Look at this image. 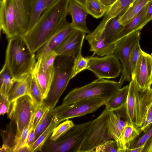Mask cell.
Returning <instances> with one entry per match:
<instances>
[{
	"mask_svg": "<svg viewBox=\"0 0 152 152\" xmlns=\"http://www.w3.org/2000/svg\"><path fill=\"white\" fill-rule=\"evenodd\" d=\"M140 30L129 34L116 41L114 54L119 60L122 66L121 75L128 82L132 80L130 59L132 50L140 40Z\"/></svg>",
	"mask_w": 152,
	"mask_h": 152,
	"instance_id": "7c38bea8",
	"label": "cell"
},
{
	"mask_svg": "<svg viewBox=\"0 0 152 152\" xmlns=\"http://www.w3.org/2000/svg\"><path fill=\"white\" fill-rule=\"evenodd\" d=\"M37 139L35 129L32 127L29 132L25 145L31 148Z\"/></svg>",
	"mask_w": 152,
	"mask_h": 152,
	"instance_id": "7bdbcfd3",
	"label": "cell"
},
{
	"mask_svg": "<svg viewBox=\"0 0 152 152\" xmlns=\"http://www.w3.org/2000/svg\"><path fill=\"white\" fill-rule=\"evenodd\" d=\"M142 152H152V136L146 143Z\"/></svg>",
	"mask_w": 152,
	"mask_h": 152,
	"instance_id": "f6af8a7d",
	"label": "cell"
},
{
	"mask_svg": "<svg viewBox=\"0 0 152 152\" xmlns=\"http://www.w3.org/2000/svg\"><path fill=\"white\" fill-rule=\"evenodd\" d=\"M151 88H152V87Z\"/></svg>",
	"mask_w": 152,
	"mask_h": 152,
	"instance_id": "db71d44e",
	"label": "cell"
},
{
	"mask_svg": "<svg viewBox=\"0 0 152 152\" xmlns=\"http://www.w3.org/2000/svg\"><path fill=\"white\" fill-rule=\"evenodd\" d=\"M58 0H31V14L28 31L34 25L43 12Z\"/></svg>",
	"mask_w": 152,
	"mask_h": 152,
	"instance_id": "603a6c76",
	"label": "cell"
},
{
	"mask_svg": "<svg viewBox=\"0 0 152 152\" xmlns=\"http://www.w3.org/2000/svg\"><path fill=\"white\" fill-rule=\"evenodd\" d=\"M29 96L33 99L37 106L43 104L44 99L36 79L32 74L29 90Z\"/></svg>",
	"mask_w": 152,
	"mask_h": 152,
	"instance_id": "d6a6232c",
	"label": "cell"
},
{
	"mask_svg": "<svg viewBox=\"0 0 152 152\" xmlns=\"http://www.w3.org/2000/svg\"><path fill=\"white\" fill-rule=\"evenodd\" d=\"M31 77V74L21 80L14 82L8 95L10 102L25 95L29 96Z\"/></svg>",
	"mask_w": 152,
	"mask_h": 152,
	"instance_id": "7402d4cb",
	"label": "cell"
},
{
	"mask_svg": "<svg viewBox=\"0 0 152 152\" xmlns=\"http://www.w3.org/2000/svg\"><path fill=\"white\" fill-rule=\"evenodd\" d=\"M37 106L29 95L22 96L12 102L8 117L14 121L16 125L14 142L15 144L20 139L25 126L30 122Z\"/></svg>",
	"mask_w": 152,
	"mask_h": 152,
	"instance_id": "9c48e42d",
	"label": "cell"
},
{
	"mask_svg": "<svg viewBox=\"0 0 152 152\" xmlns=\"http://www.w3.org/2000/svg\"><path fill=\"white\" fill-rule=\"evenodd\" d=\"M75 29L67 22L62 26L50 39L35 53L36 60L41 56L48 52L56 51L66 39Z\"/></svg>",
	"mask_w": 152,
	"mask_h": 152,
	"instance_id": "2e32d148",
	"label": "cell"
},
{
	"mask_svg": "<svg viewBox=\"0 0 152 152\" xmlns=\"http://www.w3.org/2000/svg\"><path fill=\"white\" fill-rule=\"evenodd\" d=\"M109 112L105 108L99 115L92 120L78 152H94L99 145L113 139L109 134L107 126Z\"/></svg>",
	"mask_w": 152,
	"mask_h": 152,
	"instance_id": "ba28073f",
	"label": "cell"
},
{
	"mask_svg": "<svg viewBox=\"0 0 152 152\" xmlns=\"http://www.w3.org/2000/svg\"><path fill=\"white\" fill-rule=\"evenodd\" d=\"M107 100L100 98L83 99L69 105L58 106L52 110V113L53 117L59 118L62 121L91 113L105 105Z\"/></svg>",
	"mask_w": 152,
	"mask_h": 152,
	"instance_id": "30bf717a",
	"label": "cell"
},
{
	"mask_svg": "<svg viewBox=\"0 0 152 152\" xmlns=\"http://www.w3.org/2000/svg\"><path fill=\"white\" fill-rule=\"evenodd\" d=\"M123 84L120 82L98 78L83 86L75 88L65 96L60 106L70 105L81 100L100 98L108 100L121 87Z\"/></svg>",
	"mask_w": 152,
	"mask_h": 152,
	"instance_id": "277c9868",
	"label": "cell"
},
{
	"mask_svg": "<svg viewBox=\"0 0 152 152\" xmlns=\"http://www.w3.org/2000/svg\"><path fill=\"white\" fill-rule=\"evenodd\" d=\"M12 147L3 143L0 148V152H12Z\"/></svg>",
	"mask_w": 152,
	"mask_h": 152,
	"instance_id": "bcb514c9",
	"label": "cell"
},
{
	"mask_svg": "<svg viewBox=\"0 0 152 152\" xmlns=\"http://www.w3.org/2000/svg\"><path fill=\"white\" fill-rule=\"evenodd\" d=\"M151 20H152V0H150L148 4L146 14L142 19L141 24L143 27H144Z\"/></svg>",
	"mask_w": 152,
	"mask_h": 152,
	"instance_id": "b9f144b4",
	"label": "cell"
},
{
	"mask_svg": "<svg viewBox=\"0 0 152 152\" xmlns=\"http://www.w3.org/2000/svg\"><path fill=\"white\" fill-rule=\"evenodd\" d=\"M57 56L55 52H48L41 56L37 59L33 71H47L54 66Z\"/></svg>",
	"mask_w": 152,
	"mask_h": 152,
	"instance_id": "484cf974",
	"label": "cell"
},
{
	"mask_svg": "<svg viewBox=\"0 0 152 152\" xmlns=\"http://www.w3.org/2000/svg\"><path fill=\"white\" fill-rule=\"evenodd\" d=\"M145 144L140 147L132 148H128L127 150V152H142L145 145Z\"/></svg>",
	"mask_w": 152,
	"mask_h": 152,
	"instance_id": "7dc6e473",
	"label": "cell"
},
{
	"mask_svg": "<svg viewBox=\"0 0 152 152\" xmlns=\"http://www.w3.org/2000/svg\"><path fill=\"white\" fill-rule=\"evenodd\" d=\"M75 58L72 57L57 55L54 64V74L52 85L44 103L53 110L66 89L71 79Z\"/></svg>",
	"mask_w": 152,
	"mask_h": 152,
	"instance_id": "8992f818",
	"label": "cell"
},
{
	"mask_svg": "<svg viewBox=\"0 0 152 152\" xmlns=\"http://www.w3.org/2000/svg\"><path fill=\"white\" fill-rule=\"evenodd\" d=\"M68 14L71 15L72 28L85 33L91 32L87 26L86 19L88 12L86 7L74 0H69L67 7Z\"/></svg>",
	"mask_w": 152,
	"mask_h": 152,
	"instance_id": "ac0fdd59",
	"label": "cell"
},
{
	"mask_svg": "<svg viewBox=\"0 0 152 152\" xmlns=\"http://www.w3.org/2000/svg\"><path fill=\"white\" fill-rule=\"evenodd\" d=\"M88 64V57H84L82 55L75 59L71 79L81 72L86 69Z\"/></svg>",
	"mask_w": 152,
	"mask_h": 152,
	"instance_id": "e575fe53",
	"label": "cell"
},
{
	"mask_svg": "<svg viewBox=\"0 0 152 152\" xmlns=\"http://www.w3.org/2000/svg\"><path fill=\"white\" fill-rule=\"evenodd\" d=\"M31 0H0V27L8 39L23 36L28 31Z\"/></svg>",
	"mask_w": 152,
	"mask_h": 152,
	"instance_id": "7a4b0ae2",
	"label": "cell"
},
{
	"mask_svg": "<svg viewBox=\"0 0 152 152\" xmlns=\"http://www.w3.org/2000/svg\"><path fill=\"white\" fill-rule=\"evenodd\" d=\"M94 152H119L118 147L116 141L110 140L99 145Z\"/></svg>",
	"mask_w": 152,
	"mask_h": 152,
	"instance_id": "8d00e7d4",
	"label": "cell"
},
{
	"mask_svg": "<svg viewBox=\"0 0 152 152\" xmlns=\"http://www.w3.org/2000/svg\"></svg>",
	"mask_w": 152,
	"mask_h": 152,
	"instance_id": "11a10c76",
	"label": "cell"
},
{
	"mask_svg": "<svg viewBox=\"0 0 152 152\" xmlns=\"http://www.w3.org/2000/svg\"><path fill=\"white\" fill-rule=\"evenodd\" d=\"M132 79L134 80L138 89L140 91L144 92L151 88L152 55L142 49Z\"/></svg>",
	"mask_w": 152,
	"mask_h": 152,
	"instance_id": "4fadbf2b",
	"label": "cell"
},
{
	"mask_svg": "<svg viewBox=\"0 0 152 152\" xmlns=\"http://www.w3.org/2000/svg\"><path fill=\"white\" fill-rule=\"evenodd\" d=\"M52 110L48 109L38 123L35 130L37 139L47 129L51 122L53 117Z\"/></svg>",
	"mask_w": 152,
	"mask_h": 152,
	"instance_id": "836d02e7",
	"label": "cell"
},
{
	"mask_svg": "<svg viewBox=\"0 0 152 152\" xmlns=\"http://www.w3.org/2000/svg\"><path fill=\"white\" fill-rule=\"evenodd\" d=\"M152 116V104L148 111L147 115V116Z\"/></svg>",
	"mask_w": 152,
	"mask_h": 152,
	"instance_id": "816d5d0a",
	"label": "cell"
},
{
	"mask_svg": "<svg viewBox=\"0 0 152 152\" xmlns=\"http://www.w3.org/2000/svg\"><path fill=\"white\" fill-rule=\"evenodd\" d=\"M48 109L43 103L42 105L37 106L34 113L32 126L34 129H35L43 115Z\"/></svg>",
	"mask_w": 152,
	"mask_h": 152,
	"instance_id": "f35d334b",
	"label": "cell"
},
{
	"mask_svg": "<svg viewBox=\"0 0 152 152\" xmlns=\"http://www.w3.org/2000/svg\"><path fill=\"white\" fill-rule=\"evenodd\" d=\"M141 49L139 42L137 43L132 50L130 59L131 77L134 75L136 64L139 57Z\"/></svg>",
	"mask_w": 152,
	"mask_h": 152,
	"instance_id": "74e56055",
	"label": "cell"
},
{
	"mask_svg": "<svg viewBox=\"0 0 152 152\" xmlns=\"http://www.w3.org/2000/svg\"><path fill=\"white\" fill-rule=\"evenodd\" d=\"M151 55H152V53H151Z\"/></svg>",
	"mask_w": 152,
	"mask_h": 152,
	"instance_id": "f5cc1de1",
	"label": "cell"
},
{
	"mask_svg": "<svg viewBox=\"0 0 152 152\" xmlns=\"http://www.w3.org/2000/svg\"><path fill=\"white\" fill-rule=\"evenodd\" d=\"M152 125V116H148L143 122L142 126L139 128L141 133L142 132H146Z\"/></svg>",
	"mask_w": 152,
	"mask_h": 152,
	"instance_id": "ee69618b",
	"label": "cell"
},
{
	"mask_svg": "<svg viewBox=\"0 0 152 152\" xmlns=\"http://www.w3.org/2000/svg\"><path fill=\"white\" fill-rule=\"evenodd\" d=\"M122 14L110 19L105 26L103 34L107 42H109V40L117 34L123 28V26L119 21L120 17Z\"/></svg>",
	"mask_w": 152,
	"mask_h": 152,
	"instance_id": "83f0119b",
	"label": "cell"
},
{
	"mask_svg": "<svg viewBox=\"0 0 152 152\" xmlns=\"http://www.w3.org/2000/svg\"><path fill=\"white\" fill-rule=\"evenodd\" d=\"M140 133L139 128L132 124L129 123L126 126L123 134V141L127 149Z\"/></svg>",
	"mask_w": 152,
	"mask_h": 152,
	"instance_id": "4dcf8cb0",
	"label": "cell"
},
{
	"mask_svg": "<svg viewBox=\"0 0 152 152\" xmlns=\"http://www.w3.org/2000/svg\"><path fill=\"white\" fill-rule=\"evenodd\" d=\"M12 102L9 100L7 96L0 94V115H4L10 109Z\"/></svg>",
	"mask_w": 152,
	"mask_h": 152,
	"instance_id": "ab89813d",
	"label": "cell"
},
{
	"mask_svg": "<svg viewBox=\"0 0 152 152\" xmlns=\"http://www.w3.org/2000/svg\"><path fill=\"white\" fill-rule=\"evenodd\" d=\"M147 7L148 4L128 22L124 26L119 32L109 40V42H115L118 40L132 32L142 29L143 27L142 25L141 22L146 14Z\"/></svg>",
	"mask_w": 152,
	"mask_h": 152,
	"instance_id": "d6986e66",
	"label": "cell"
},
{
	"mask_svg": "<svg viewBox=\"0 0 152 152\" xmlns=\"http://www.w3.org/2000/svg\"><path fill=\"white\" fill-rule=\"evenodd\" d=\"M16 152H31V148L28 145H25L19 148Z\"/></svg>",
	"mask_w": 152,
	"mask_h": 152,
	"instance_id": "681fc988",
	"label": "cell"
},
{
	"mask_svg": "<svg viewBox=\"0 0 152 152\" xmlns=\"http://www.w3.org/2000/svg\"><path fill=\"white\" fill-rule=\"evenodd\" d=\"M127 101L124 107L126 119L130 123L140 128L147 117L152 104V89L144 92L140 91L132 79Z\"/></svg>",
	"mask_w": 152,
	"mask_h": 152,
	"instance_id": "5b68a950",
	"label": "cell"
},
{
	"mask_svg": "<svg viewBox=\"0 0 152 152\" xmlns=\"http://www.w3.org/2000/svg\"><path fill=\"white\" fill-rule=\"evenodd\" d=\"M36 61L35 53L31 50L23 36L9 39L4 66L14 82L31 74Z\"/></svg>",
	"mask_w": 152,
	"mask_h": 152,
	"instance_id": "3957f363",
	"label": "cell"
},
{
	"mask_svg": "<svg viewBox=\"0 0 152 152\" xmlns=\"http://www.w3.org/2000/svg\"><path fill=\"white\" fill-rule=\"evenodd\" d=\"M85 33L75 30L56 51L57 55L68 56L75 59L82 55L83 43Z\"/></svg>",
	"mask_w": 152,
	"mask_h": 152,
	"instance_id": "e0dca14e",
	"label": "cell"
},
{
	"mask_svg": "<svg viewBox=\"0 0 152 152\" xmlns=\"http://www.w3.org/2000/svg\"><path fill=\"white\" fill-rule=\"evenodd\" d=\"M129 88L127 85L119 89L113 95L107 100L105 104L109 111H115L124 107L126 104Z\"/></svg>",
	"mask_w": 152,
	"mask_h": 152,
	"instance_id": "44dd1931",
	"label": "cell"
},
{
	"mask_svg": "<svg viewBox=\"0 0 152 152\" xmlns=\"http://www.w3.org/2000/svg\"><path fill=\"white\" fill-rule=\"evenodd\" d=\"M145 134L140 138L130 148H137L146 144L152 136V126L149 128Z\"/></svg>",
	"mask_w": 152,
	"mask_h": 152,
	"instance_id": "60d3db41",
	"label": "cell"
},
{
	"mask_svg": "<svg viewBox=\"0 0 152 152\" xmlns=\"http://www.w3.org/2000/svg\"><path fill=\"white\" fill-rule=\"evenodd\" d=\"M14 82L9 71L3 66L0 73V94L8 96Z\"/></svg>",
	"mask_w": 152,
	"mask_h": 152,
	"instance_id": "f546056e",
	"label": "cell"
},
{
	"mask_svg": "<svg viewBox=\"0 0 152 152\" xmlns=\"http://www.w3.org/2000/svg\"><path fill=\"white\" fill-rule=\"evenodd\" d=\"M129 123L124 107L117 111H110L107 119L108 132L112 138L116 142L119 152H127V148L123 141V134L125 127Z\"/></svg>",
	"mask_w": 152,
	"mask_h": 152,
	"instance_id": "5bb4252c",
	"label": "cell"
},
{
	"mask_svg": "<svg viewBox=\"0 0 152 152\" xmlns=\"http://www.w3.org/2000/svg\"><path fill=\"white\" fill-rule=\"evenodd\" d=\"M61 122L59 118L54 117L49 125L33 144L31 148V152L42 151L45 144L51 135L54 129Z\"/></svg>",
	"mask_w": 152,
	"mask_h": 152,
	"instance_id": "cb8c5ba5",
	"label": "cell"
},
{
	"mask_svg": "<svg viewBox=\"0 0 152 152\" xmlns=\"http://www.w3.org/2000/svg\"><path fill=\"white\" fill-rule=\"evenodd\" d=\"M74 125L72 120H66L55 128L49 139L53 141L57 140L67 132Z\"/></svg>",
	"mask_w": 152,
	"mask_h": 152,
	"instance_id": "1f68e13d",
	"label": "cell"
},
{
	"mask_svg": "<svg viewBox=\"0 0 152 152\" xmlns=\"http://www.w3.org/2000/svg\"><path fill=\"white\" fill-rule=\"evenodd\" d=\"M92 120L75 124L57 140L46 141L42 151L48 152H78L80 146L86 136Z\"/></svg>",
	"mask_w": 152,
	"mask_h": 152,
	"instance_id": "52a82bcc",
	"label": "cell"
},
{
	"mask_svg": "<svg viewBox=\"0 0 152 152\" xmlns=\"http://www.w3.org/2000/svg\"><path fill=\"white\" fill-rule=\"evenodd\" d=\"M104 5L107 7H110L117 0H99Z\"/></svg>",
	"mask_w": 152,
	"mask_h": 152,
	"instance_id": "c3c4849f",
	"label": "cell"
},
{
	"mask_svg": "<svg viewBox=\"0 0 152 152\" xmlns=\"http://www.w3.org/2000/svg\"><path fill=\"white\" fill-rule=\"evenodd\" d=\"M135 0H117L106 12L107 17L112 19L124 12Z\"/></svg>",
	"mask_w": 152,
	"mask_h": 152,
	"instance_id": "f1b7e54d",
	"label": "cell"
},
{
	"mask_svg": "<svg viewBox=\"0 0 152 152\" xmlns=\"http://www.w3.org/2000/svg\"><path fill=\"white\" fill-rule=\"evenodd\" d=\"M85 7L86 0H74Z\"/></svg>",
	"mask_w": 152,
	"mask_h": 152,
	"instance_id": "f907efd6",
	"label": "cell"
},
{
	"mask_svg": "<svg viewBox=\"0 0 152 152\" xmlns=\"http://www.w3.org/2000/svg\"><path fill=\"white\" fill-rule=\"evenodd\" d=\"M69 0H58L45 10L33 27L23 36L35 53L62 26L66 23Z\"/></svg>",
	"mask_w": 152,
	"mask_h": 152,
	"instance_id": "6da1fadb",
	"label": "cell"
},
{
	"mask_svg": "<svg viewBox=\"0 0 152 152\" xmlns=\"http://www.w3.org/2000/svg\"><path fill=\"white\" fill-rule=\"evenodd\" d=\"M150 0H135L120 17L119 21L124 26L138 13L148 3Z\"/></svg>",
	"mask_w": 152,
	"mask_h": 152,
	"instance_id": "d4e9b609",
	"label": "cell"
},
{
	"mask_svg": "<svg viewBox=\"0 0 152 152\" xmlns=\"http://www.w3.org/2000/svg\"><path fill=\"white\" fill-rule=\"evenodd\" d=\"M88 58L86 69L91 71L98 78H115L122 73V64L114 53L101 57L92 56Z\"/></svg>",
	"mask_w": 152,
	"mask_h": 152,
	"instance_id": "8fae6325",
	"label": "cell"
},
{
	"mask_svg": "<svg viewBox=\"0 0 152 152\" xmlns=\"http://www.w3.org/2000/svg\"><path fill=\"white\" fill-rule=\"evenodd\" d=\"M34 115V114L30 122L24 128L20 139L13 147L12 152H16L19 148L26 145L29 132L32 126Z\"/></svg>",
	"mask_w": 152,
	"mask_h": 152,
	"instance_id": "d590c367",
	"label": "cell"
},
{
	"mask_svg": "<svg viewBox=\"0 0 152 152\" xmlns=\"http://www.w3.org/2000/svg\"><path fill=\"white\" fill-rule=\"evenodd\" d=\"M54 70V66L47 71L33 70L31 73L36 79L44 100L47 98L50 89Z\"/></svg>",
	"mask_w": 152,
	"mask_h": 152,
	"instance_id": "ffe728a7",
	"label": "cell"
},
{
	"mask_svg": "<svg viewBox=\"0 0 152 152\" xmlns=\"http://www.w3.org/2000/svg\"><path fill=\"white\" fill-rule=\"evenodd\" d=\"M85 7L88 14L96 18L104 15L110 7L105 6L99 0H86Z\"/></svg>",
	"mask_w": 152,
	"mask_h": 152,
	"instance_id": "4316f807",
	"label": "cell"
},
{
	"mask_svg": "<svg viewBox=\"0 0 152 152\" xmlns=\"http://www.w3.org/2000/svg\"><path fill=\"white\" fill-rule=\"evenodd\" d=\"M103 30L95 28L85 36L90 46V51L93 52L92 56L97 55L102 57L114 53L115 43L107 42L103 35Z\"/></svg>",
	"mask_w": 152,
	"mask_h": 152,
	"instance_id": "9a60e30c",
	"label": "cell"
}]
</instances>
